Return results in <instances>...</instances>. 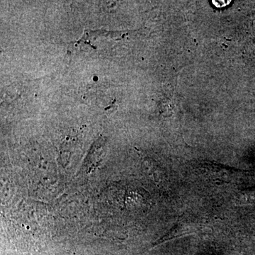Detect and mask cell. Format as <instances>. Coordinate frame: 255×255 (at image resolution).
Segmentation results:
<instances>
[{
  "mask_svg": "<svg viewBox=\"0 0 255 255\" xmlns=\"http://www.w3.org/2000/svg\"><path fill=\"white\" fill-rule=\"evenodd\" d=\"M179 107V100L174 94L169 95L168 97H166L162 102V110L164 113L174 114V112H177Z\"/></svg>",
  "mask_w": 255,
  "mask_h": 255,
  "instance_id": "cell-2",
  "label": "cell"
},
{
  "mask_svg": "<svg viewBox=\"0 0 255 255\" xmlns=\"http://www.w3.org/2000/svg\"><path fill=\"white\" fill-rule=\"evenodd\" d=\"M206 175L211 178L216 179H226L231 177L233 174L231 169L220 168L219 167H214V165H206L205 167Z\"/></svg>",
  "mask_w": 255,
  "mask_h": 255,
  "instance_id": "cell-1",
  "label": "cell"
}]
</instances>
